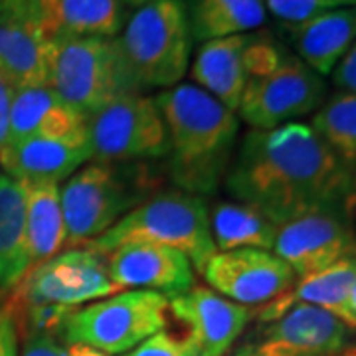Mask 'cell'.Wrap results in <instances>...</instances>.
I'll return each instance as SVG.
<instances>
[{"mask_svg": "<svg viewBox=\"0 0 356 356\" xmlns=\"http://www.w3.org/2000/svg\"><path fill=\"white\" fill-rule=\"evenodd\" d=\"M226 186L280 226L317 210H339L355 192V172L311 125L295 121L269 131L252 129L229 168Z\"/></svg>", "mask_w": 356, "mask_h": 356, "instance_id": "6da1fadb", "label": "cell"}, {"mask_svg": "<svg viewBox=\"0 0 356 356\" xmlns=\"http://www.w3.org/2000/svg\"><path fill=\"white\" fill-rule=\"evenodd\" d=\"M154 103L165 119L175 180L186 192L216 188L240 131L238 113L194 83L165 89Z\"/></svg>", "mask_w": 356, "mask_h": 356, "instance_id": "7a4b0ae2", "label": "cell"}, {"mask_svg": "<svg viewBox=\"0 0 356 356\" xmlns=\"http://www.w3.org/2000/svg\"><path fill=\"white\" fill-rule=\"evenodd\" d=\"M125 243H156L186 255L196 271L216 254L208 208L198 194L161 192L131 208L88 248L109 254Z\"/></svg>", "mask_w": 356, "mask_h": 356, "instance_id": "3957f363", "label": "cell"}, {"mask_svg": "<svg viewBox=\"0 0 356 356\" xmlns=\"http://www.w3.org/2000/svg\"><path fill=\"white\" fill-rule=\"evenodd\" d=\"M119 50L140 89L180 83L191 65V18L180 0L140 6L117 36Z\"/></svg>", "mask_w": 356, "mask_h": 356, "instance_id": "277c9868", "label": "cell"}, {"mask_svg": "<svg viewBox=\"0 0 356 356\" xmlns=\"http://www.w3.org/2000/svg\"><path fill=\"white\" fill-rule=\"evenodd\" d=\"M48 86L83 117L143 91L129 72L117 38L54 36Z\"/></svg>", "mask_w": 356, "mask_h": 356, "instance_id": "5b68a950", "label": "cell"}, {"mask_svg": "<svg viewBox=\"0 0 356 356\" xmlns=\"http://www.w3.org/2000/svg\"><path fill=\"white\" fill-rule=\"evenodd\" d=\"M168 299L154 291L129 289L77 307L62 325V341L107 356H121L166 329Z\"/></svg>", "mask_w": 356, "mask_h": 356, "instance_id": "8992f818", "label": "cell"}, {"mask_svg": "<svg viewBox=\"0 0 356 356\" xmlns=\"http://www.w3.org/2000/svg\"><path fill=\"white\" fill-rule=\"evenodd\" d=\"M119 293L107 257L88 245L65 248L34 266L10 293L16 307L51 305L77 309Z\"/></svg>", "mask_w": 356, "mask_h": 356, "instance_id": "52a82bcc", "label": "cell"}, {"mask_svg": "<svg viewBox=\"0 0 356 356\" xmlns=\"http://www.w3.org/2000/svg\"><path fill=\"white\" fill-rule=\"evenodd\" d=\"M93 161L125 163L159 159L170 151L163 115L153 97L140 93L107 103L86 117Z\"/></svg>", "mask_w": 356, "mask_h": 356, "instance_id": "ba28073f", "label": "cell"}, {"mask_svg": "<svg viewBox=\"0 0 356 356\" xmlns=\"http://www.w3.org/2000/svg\"><path fill=\"white\" fill-rule=\"evenodd\" d=\"M65 248L88 245L135 208V196L111 163H88L60 186Z\"/></svg>", "mask_w": 356, "mask_h": 356, "instance_id": "9c48e42d", "label": "cell"}, {"mask_svg": "<svg viewBox=\"0 0 356 356\" xmlns=\"http://www.w3.org/2000/svg\"><path fill=\"white\" fill-rule=\"evenodd\" d=\"M327 83L297 56H287L271 72L250 77L236 113L255 131H269L317 111Z\"/></svg>", "mask_w": 356, "mask_h": 356, "instance_id": "30bf717a", "label": "cell"}, {"mask_svg": "<svg viewBox=\"0 0 356 356\" xmlns=\"http://www.w3.org/2000/svg\"><path fill=\"white\" fill-rule=\"evenodd\" d=\"M348 327L311 305H295L280 317L257 323L229 356H341L348 346Z\"/></svg>", "mask_w": 356, "mask_h": 356, "instance_id": "8fae6325", "label": "cell"}, {"mask_svg": "<svg viewBox=\"0 0 356 356\" xmlns=\"http://www.w3.org/2000/svg\"><path fill=\"white\" fill-rule=\"evenodd\" d=\"M200 273L212 291L252 309L280 299L297 281L291 267L280 255L257 248L216 252Z\"/></svg>", "mask_w": 356, "mask_h": 356, "instance_id": "7c38bea8", "label": "cell"}, {"mask_svg": "<svg viewBox=\"0 0 356 356\" xmlns=\"http://www.w3.org/2000/svg\"><path fill=\"white\" fill-rule=\"evenodd\" d=\"M168 313L184 327L198 356H226L255 318V309L234 303L210 287H192L168 299Z\"/></svg>", "mask_w": 356, "mask_h": 356, "instance_id": "4fadbf2b", "label": "cell"}, {"mask_svg": "<svg viewBox=\"0 0 356 356\" xmlns=\"http://www.w3.org/2000/svg\"><path fill=\"white\" fill-rule=\"evenodd\" d=\"M271 252L301 280L353 255L355 238L339 210H317L280 224Z\"/></svg>", "mask_w": 356, "mask_h": 356, "instance_id": "5bb4252c", "label": "cell"}, {"mask_svg": "<svg viewBox=\"0 0 356 356\" xmlns=\"http://www.w3.org/2000/svg\"><path fill=\"white\" fill-rule=\"evenodd\" d=\"M111 280L119 289H140L166 299L192 289L196 283L192 261L178 250L156 243H125L105 254Z\"/></svg>", "mask_w": 356, "mask_h": 356, "instance_id": "9a60e30c", "label": "cell"}, {"mask_svg": "<svg viewBox=\"0 0 356 356\" xmlns=\"http://www.w3.org/2000/svg\"><path fill=\"white\" fill-rule=\"evenodd\" d=\"M89 161H93V151L86 125L65 135H42L18 140L0 154L4 175L22 182L60 184Z\"/></svg>", "mask_w": 356, "mask_h": 356, "instance_id": "2e32d148", "label": "cell"}, {"mask_svg": "<svg viewBox=\"0 0 356 356\" xmlns=\"http://www.w3.org/2000/svg\"><path fill=\"white\" fill-rule=\"evenodd\" d=\"M51 40L42 0H26L0 51V70L14 88L48 86Z\"/></svg>", "mask_w": 356, "mask_h": 356, "instance_id": "e0dca14e", "label": "cell"}, {"mask_svg": "<svg viewBox=\"0 0 356 356\" xmlns=\"http://www.w3.org/2000/svg\"><path fill=\"white\" fill-rule=\"evenodd\" d=\"M250 38V34H238L202 42L191 64L194 86L208 91L232 111H238L243 89L250 79L245 67V50Z\"/></svg>", "mask_w": 356, "mask_h": 356, "instance_id": "ac0fdd59", "label": "cell"}, {"mask_svg": "<svg viewBox=\"0 0 356 356\" xmlns=\"http://www.w3.org/2000/svg\"><path fill=\"white\" fill-rule=\"evenodd\" d=\"M287 28L297 58L318 76H331L356 42V8H331Z\"/></svg>", "mask_w": 356, "mask_h": 356, "instance_id": "d6986e66", "label": "cell"}, {"mask_svg": "<svg viewBox=\"0 0 356 356\" xmlns=\"http://www.w3.org/2000/svg\"><path fill=\"white\" fill-rule=\"evenodd\" d=\"M356 277V255H348L331 267L295 281L289 291L280 299L255 309L257 323L280 317L295 305H311L331 313L344 323L346 299Z\"/></svg>", "mask_w": 356, "mask_h": 356, "instance_id": "ffe728a7", "label": "cell"}, {"mask_svg": "<svg viewBox=\"0 0 356 356\" xmlns=\"http://www.w3.org/2000/svg\"><path fill=\"white\" fill-rule=\"evenodd\" d=\"M83 125L86 117L70 107L50 86L14 89L8 145L42 135H65Z\"/></svg>", "mask_w": 356, "mask_h": 356, "instance_id": "44dd1931", "label": "cell"}, {"mask_svg": "<svg viewBox=\"0 0 356 356\" xmlns=\"http://www.w3.org/2000/svg\"><path fill=\"white\" fill-rule=\"evenodd\" d=\"M32 269L26 243V184L0 175V295L13 293Z\"/></svg>", "mask_w": 356, "mask_h": 356, "instance_id": "7402d4cb", "label": "cell"}, {"mask_svg": "<svg viewBox=\"0 0 356 356\" xmlns=\"http://www.w3.org/2000/svg\"><path fill=\"white\" fill-rule=\"evenodd\" d=\"M54 36L117 38L127 24L123 0H42Z\"/></svg>", "mask_w": 356, "mask_h": 356, "instance_id": "603a6c76", "label": "cell"}, {"mask_svg": "<svg viewBox=\"0 0 356 356\" xmlns=\"http://www.w3.org/2000/svg\"><path fill=\"white\" fill-rule=\"evenodd\" d=\"M26 184V243L32 267L60 254L65 245V224L56 182Z\"/></svg>", "mask_w": 356, "mask_h": 356, "instance_id": "cb8c5ba5", "label": "cell"}, {"mask_svg": "<svg viewBox=\"0 0 356 356\" xmlns=\"http://www.w3.org/2000/svg\"><path fill=\"white\" fill-rule=\"evenodd\" d=\"M212 240L218 252L257 248L271 250L275 238V224L248 204L232 200L218 202L208 212Z\"/></svg>", "mask_w": 356, "mask_h": 356, "instance_id": "d4e9b609", "label": "cell"}, {"mask_svg": "<svg viewBox=\"0 0 356 356\" xmlns=\"http://www.w3.org/2000/svg\"><path fill=\"white\" fill-rule=\"evenodd\" d=\"M264 0H196L191 18L192 38L198 42L248 34L264 26Z\"/></svg>", "mask_w": 356, "mask_h": 356, "instance_id": "484cf974", "label": "cell"}, {"mask_svg": "<svg viewBox=\"0 0 356 356\" xmlns=\"http://www.w3.org/2000/svg\"><path fill=\"white\" fill-rule=\"evenodd\" d=\"M311 127L344 165L356 166V95L339 91L318 107Z\"/></svg>", "mask_w": 356, "mask_h": 356, "instance_id": "4316f807", "label": "cell"}, {"mask_svg": "<svg viewBox=\"0 0 356 356\" xmlns=\"http://www.w3.org/2000/svg\"><path fill=\"white\" fill-rule=\"evenodd\" d=\"M266 10L285 26H297L317 14L337 8L332 0H264Z\"/></svg>", "mask_w": 356, "mask_h": 356, "instance_id": "83f0119b", "label": "cell"}, {"mask_svg": "<svg viewBox=\"0 0 356 356\" xmlns=\"http://www.w3.org/2000/svg\"><path fill=\"white\" fill-rule=\"evenodd\" d=\"M121 356H198V353L184 337L180 339L177 334L163 329Z\"/></svg>", "mask_w": 356, "mask_h": 356, "instance_id": "f1b7e54d", "label": "cell"}, {"mask_svg": "<svg viewBox=\"0 0 356 356\" xmlns=\"http://www.w3.org/2000/svg\"><path fill=\"white\" fill-rule=\"evenodd\" d=\"M20 337V356H67V344L56 332L18 331Z\"/></svg>", "mask_w": 356, "mask_h": 356, "instance_id": "f546056e", "label": "cell"}, {"mask_svg": "<svg viewBox=\"0 0 356 356\" xmlns=\"http://www.w3.org/2000/svg\"><path fill=\"white\" fill-rule=\"evenodd\" d=\"M0 356H20V337L10 305H0Z\"/></svg>", "mask_w": 356, "mask_h": 356, "instance_id": "4dcf8cb0", "label": "cell"}, {"mask_svg": "<svg viewBox=\"0 0 356 356\" xmlns=\"http://www.w3.org/2000/svg\"><path fill=\"white\" fill-rule=\"evenodd\" d=\"M332 83L341 91L355 93L356 95V42L350 46V50L344 54V58L332 70Z\"/></svg>", "mask_w": 356, "mask_h": 356, "instance_id": "1f68e13d", "label": "cell"}, {"mask_svg": "<svg viewBox=\"0 0 356 356\" xmlns=\"http://www.w3.org/2000/svg\"><path fill=\"white\" fill-rule=\"evenodd\" d=\"M14 86L0 70V154L8 147V131H10V105H13Z\"/></svg>", "mask_w": 356, "mask_h": 356, "instance_id": "d6a6232c", "label": "cell"}, {"mask_svg": "<svg viewBox=\"0 0 356 356\" xmlns=\"http://www.w3.org/2000/svg\"><path fill=\"white\" fill-rule=\"evenodd\" d=\"M26 0H0V51L6 42V36L10 32V28L16 22L18 14L22 13Z\"/></svg>", "mask_w": 356, "mask_h": 356, "instance_id": "836d02e7", "label": "cell"}, {"mask_svg": "<svg viewBox=\"0 0 356 356\" xmlns=\"http://www.w3.org/2000/svg\"><path fill=\"white\" fill-rule=\"evenodd\" d=\"M344 325L348 329H356V277L353 281V287L348 291V299H346V318Z\"/></svg>", "mask_w": 356, "mask_h": 356, "instance_id": "e575fe53", "label": "cell"}, {"mask_svg": "<svg viewBox=\"0 0 356 356\" xmlns=\"http://www.w3.org/2000/svg\"><path fill=\"white\" fill-rule=\"evenodd\" d=\"M67 356H107L99 353V350H93L89 346H81V344H70L67 348Z\"/></svg>", "mask_w": 356, "mask_h": 356, "instance_id": "d590c367", "label": "cell"}, {"mask_svg": "<svg viewBox=\"0 0 356 356\" xmlns=\"http://www.w3.org/2000/svg\"><path fill=\"white\" fill-rule=\"evenodd\" d=\"M337 8H356V0H332Z\"/></svg>", "mask_w": 356, "mask_h": 356, "instance_id": "8d00e7d4", "label": "cell"}, {"mask_svg": "<svg viewBox=\"0 0 356 356\" xmlns=\"http://www.w3.org/2000/svg\"><path fill=\"white\" fill-rule=\"evenodd\" d=\"M127 6H137V8H140V6H145V4H149V2H154V0H123Z\"/></svg>", "mask_w": 356, "mask_h": 356, "instance_id": "74e56055", "label": "cell"}, {"mask_svg": "<svg viewBox=\"0 0 356 356\" xmlns=\"http://www.w3.org/2000/svg\"><path fill=\"white\" fill-rule=\"evenodd\" d=\"M341 356H356V346H346Z\"/></svg>", "mask_w": 356, "mask_h": 356, "instance_id": "f35d334b", "label": "cell"}]
</instances>
